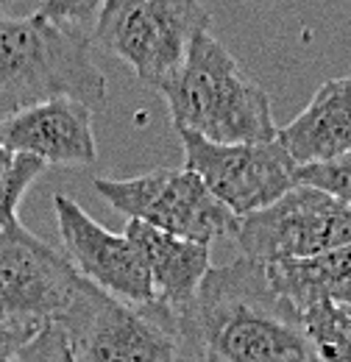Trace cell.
Listing matches in <instances>:
<instances>
[{
    "mask_svg": "<svg viewBox=\"0 0 351 362\" xmlns=\"http://www.w3.org/2000/svg\"><path fill=\"white\" fill-rule=\"evenodd\" d=\"M201 362H315L304 317L246 257L209 268L190 310Z\"/></svg>",
    "mask_w": 351,
    "mask_h": 362,
    "instance_id": "1",
    "label": "cell"
},
{
    "mask_svg": "<svg viewBox=\"0 0 351 362\" xmlns=\"http://www.w3.org/2000/svg\"><path fill=\"white\" fill-rule=\"evenodd\" d=\"M159 92L176 132H192L220 145L276 139L267 92L240 70L209 31L192 40L184 64Z\"/></svg>",
    "mask_w": 351,
    "mask_h": 362,
    "instance_id": "2",
    "label": "cell"
},
{
    "mask_svg": "<svg viewBox=\"0 0 351 362\" xmlns=\"http://www.w3.org/2000/svg\"><path fill=\"white\" fill-rule=\"evenodd\" d=\"M50 98H73L92 112L106 106V76L92 59V40L40 14H0V120Z\"/></svg>",
    "mask_w": 351,
    "mask_h": 362,
    "instance_id": "3",
    "label": "cell"
},
{
    "mask_svg": "<svg viewBox=\"0 0 351 362\" xmlns=\"http://www.w3.org/2000/svg\"><path fill=\"white\" fill-rule=\"evenodd\" d=\"M56 326L73 362H201L187 313H173L162 301L123 304L87 279Z\"/></svg>",
    "mask_w": 351,
    "mask_h": 362,
    "instance_id": "4",
    "label": "cell"
},
{
    "mask_svg": "<svg viewBox=\"0 0 351 362\" xmlns=\"http://www.w3.org/2000/svg\"><path fill=\"white\" fill-rule=\"evenodd\" d=\"M209 23L201 0H109L89 40L129 64L139 84L159 92L184 64L192 40L209 31Z\"/></svg>",
    "mask_w": 351,
    "mask_h": 362,
    "instance_id": "5",
    "label": "cell"
},
{
    "mask_svg": "<svg viewBox=\"0 0 351 362\" xmlns=\"http://www.w3.org/2000/svg\"><path fill=\"white\" fill-rule=\"evenodd\" d=\"M92 187L112 209L190 243L212 245L237 228V215L187 168H159L134 179H95Z\"/></svg>",
    "mask_w": 351,
    "mask_h": 362,
    "instance_id": "6",
    "label": "cell"
},
{
    "mask_svg": "<svg viewBox=\"0 0 351 362\" xmlns=\"http://www.w3.org/2000/svg\"><path fill=\"white\" fill-rule=\"evenodd\" d=\"M246 259L282 265L351 245V209L332 195L296 184L270 206L237 218L231 234Z\"/></svg>",
    "mask_w": 351,
    "mask_h": 362,
    "instance_id": "7",
    "label": "cell"
},
{
    "mask_svg": "<svg viewBox=\"0 0 351 362\" xmlns=\"http://www.w3.org/2000/svg\"><path fill=\"white\" fill-rule=\"evenodd\" d=\"M81 276L62 251L20 221L0 234V326L42 329L59 323L81 290Z\"/></svg>",
    "mask_w": 351,
    "mask_h": 362,
    "instance_id": "8",
    "label": "cell"
},
{
    "mask_svg": "<svg viewBox=\"0 0 351 362\" xmlns=\"http://www.w3.org/2000/svg\"><path fill=\"white\" fill-rule=\"evenodd\" d=\"M178 139L184 168L237 218L270 206L296 187V165L276 139L220 145L192 132H178Z\"/></svg>",
    "mask_w": 351,
    "mask_h": 362,
    "instance_id": "9",
    "label": "cell"
},
{
    "mask_svg": "<svg viewBox=\"0 0 351 362\" xmlns=\"http://www.w3.org/2000/svg\"><path fill=\"white\" fill-rule=\"evenodd\" d=\"M53 212L64 243V257L81 279L132 307L159 301L148 268L142 265L126 234L103 228L73 198L62 192L53 195Z\"/></svg>",
    "mask_w": 351,
    "mask_h": 362,
    "instance_id": "10",
    "label": "cell"
},
{
    "mask_svg": "<svg viewBox=\"0 0 351 362\" xmlns=\"http://www.w3.org/2000/svg\"><path fill=\"white\" fill-rule=\"evenodd\" d=\"M92 109L73 98H50L0 120V145L47 168H87L98 159Z\"/></svg>",
    "mask_w": 351,
    "mask_h": 362,
    "instance_id": "11",
    "label": "cell"
},
{
    "mask_svg": "<svg viewBox=\"0 0 351 362\" xmlns=\"http://www.w3.org/2000/svg\"><path fill=\"white\" fill-rule=\"evenodd\" d=\"M296 168L329 162L351 151V76L323 81L307 109L276 132Z\"/></svg>",
    "mask_w": 351,
    "mask_h": 362,
    "instance_id": "12",
    "label": "cell"
},
{
    "mask_svg": "<svg viewBox=\"0 0 351 362\" xmlns=\"http://www.w3.org/2000/svg\"><path fill=\"white\" fill-rule=\"evenodd\" d=\"M123 234L129 237L142 265L148 268L156 298L165 307H171L173 313L184 315L190 310L204 276L212 268L209 245L181 240V237H173L168 231H159V228L139 223V221H129Z\"/></svg>",
    "mask_w": 351,
    "mask_h": 362,
    "instance_id": "13",
    "label": "cell"
},
{
    "mask_svg": "<svg viewBox=\"0 0 351 362\" xmlns=\"http://www.w3.org/2000/svg\"><path fill=\"white\" fill-rule=\"evenodd\" d=\"M265 273L270 287L301 313L318 304L351 307V245L309 259L267 265Z\"/></svg>",
    "mask_w": 351,
    "mask_h": 362,
    "instance_id": "14",
    "label": "cell"
},
{
    "mask_svg": "<svg viewBox=\"0 0 351 362\" xmlns=\"http://www.w3.org/2000/svg\"><path fill=\"white\" fill-rule=\"evenodd\" d=\"M312 360L351 362V315L343 307L318 304L301 313Z\"/></svg>",
    "mask_w": 351,
    "mask_h": 362,
    "instance_id": "15",
    "label": "cell"
},
{
    "mask_svg": "<svg viewBox=\"0 0 351 362\" xmlns=\"http://www.w3.org/2000/svg\"><path fill=\"white\" fill-rule=\"evenodd\" d=\"M47 170V165L25 156V153H14L11 165L0 173V234L11 223H17V209L20 201L25 198V192L31 189V184Z\"/></svg>",
    "mask_w": 351,
    "mask_h": 362,
    "instance_id": "16",
    "label": "cell"
},
{
    "mask_svg": "<svg viewBox=\"0 0 351 362\" xmlns=\"http://www.w3.org/2000/svg\"><path fill=\"white\" fill-rule=\"evenodd\" d=\"M296 184L315 187L351 209V151L338 159H329V162L296 168Z\"/></svg>",
    "mask_w": 351,
    "mask_h": 362,
    "instance_id": "17",
    "label": "cell"
},
{
    "mask_svg": "<svg viewBox=\"0 0 351 362\" xmlns=\"http://www.w3.org/2000/svg\"><path fill=\"white\" fill-rule=\"evenodd\" d=\"M109 0H40L37 11L42 20L67 28V31H79V34H92V25L100 14V8Z\"/></svg>",
    "mask_w": 351,
    "mask_h": 362,
    "instance_id": "18",
    "label": "cell"
},
{
    "mask_svg": "<svg viewBox=\"0 0 351 362\" xmlns=\"http://www.w3.org/2000/svg\"><path fill=\"white\" fill-rule=\"evenodd\" d=\"M8 362H73V354H70L64 332L56 323H50V326H42L40 332H34V337Z\"/></svg>",
    "mask_w": 351,
    "mask_h": 362,
    "instance_id": "19",
    "label": "cell"
},
{
    "mask_svg": "<svg viewBox=\"0 0 351 362\" xmlns=\"http://www.w3.org/2000/svg\"><path fill=\"white\" fill-rule=\"evenodd\" d=\"M40 332V329H37ZM34 337L31 329H3L0 326V362H8L28 340Z\"/></svg>",
    "mask_w": 351,
    "mask_h": 362,
    "instance_id": "20",
    "label": "cell"
},
{
    "mask_svg": "<svg viewBox=\"0 0 351 362\" xmlns=\"http://www.w3.org/2000/svg\"><path fill=\"white\" fill-rule=\"evenodd\" d=\"M11 159H14V153H11L6 145H0V173H3V170L11 165Z\"/></svg>",
    "mask_w": 351,
    "mask_h": 362,
    "instance_id": "21",
    "label": "cell"
},
{
    "mask_svg": "<svg viewBox=\"0 0 351 362\" xmlns=\"http://www.w3.org/2000/svg\"><path fill=\"white\" fill-rule=\"evenodd\" d=\"M8 3H11V0H0V14H3V8H6Z\"/></svg>",
    "mask_w": 351,
    "mask_h": 362,
    "instance_id": "22",
    "label": "cell"
},
{
    "mask_svg": "<svg viewBox=\"0 0 351 362\" xmlns=\"http://www.w3.org/2000/svg\"><path fill=\"white\" fill-rule=\"evenodd\" d=\"M346 313H349V315H351V307H346Z\"/></svg>",
    "mask_w": 351,
    "mask_h": 362,
    "instance_id": "23",
    "label": "cell"
}]
</instances>
